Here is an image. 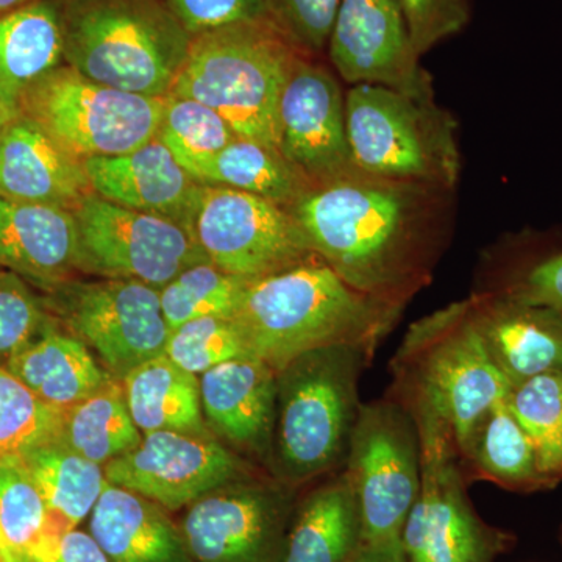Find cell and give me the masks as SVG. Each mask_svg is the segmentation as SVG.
Here are the masks:
<instances>
[{
    "label": "cell",
    "mask_w": 562,
    "mask_h": 562,
    "mask_svg": "<svg viewBox=\"0 0 562 562\" xmlns=\"http://www.w3.org/2000/svg\"><path fill=\"white\" fill-rule=\"evenodd\" d=\"M341 0H268L269 18L306 55L328 46Z\"/></svg>",
    "instance_id": "cell-39"
},
{
    "label": "cell",
    "mask_w": 562,
    "mask_h": 562,
    "mask_svg": "<svg viewBox=\"0 0 562 562\" xmlns=\"http://www.w3.org/2000/svg\"><path fill=\"white\" fill-rule=\"evenodd\" d=\"M88 531L110 562H194L168 509L109 482L88 517Z\"/></svg>",
    "instance_id": "cell-23"
},
{
    "label": "cell",
    "mask_w": 562,
    "mask_h": 562,
    "mask_svg": "<svg viewBox=\"0 0 562 562\" xmlns=\"http://www.w3.org/2000/svg\"><path fill=\"white\" fill-rule=\"evenodd\" d=\"M327 47L336 72L351 87L384 85L432 98L401 0H341Z\"/></svg>",
    "instance_id": "cell-17"
},
{
    "label": "cell",
    "mask_w": 562,
    "mask_h": 562,
    "mask_svg": "<svg viewBox=\"0 0 562 562\" xmlns=\"http://www.w3.org/2000/svg\"><path fill=\"white\" fill-rule=\"evenodd\" d=\"M347 135L358 171L376 179L450 190L461 158L453 122L432 98L384 85H353L346 94Z\"/></svg>",
    "instance_id": "cell-7"
},
{
    "label": "cell",
    "mask_w": 562,
    "mask_h": 562,
    "mask_svg": "<svg viewBox=\"0 0 562 562\" xmlns=\"http://www.w3.org/2000/svg\"><path fill=\"white\" fill-rule=\"evenodd\" d=\"M491 357L512 386L542 373L562 372V314L509 297L469 301Z\"/></svg>",
    "instance_id": "cell-22"
},
{
    "label": "cell",
    "mask_w": 562,
    "mask_h": 562,
    "mask_svg": "<svg viewBox=\"0 0 562 562\" xmlns=\"http://www.w3.org/2000/svg\"><path fill=\"white\" fill-rule=\"evenodd\" d=\"M514 416L530 436L543 479L562 475V372L517 384L508 397Z\"/></svg>",
    "instance_id": "cell-34"
},
{
    "label": "cell",
    "mask_w": 562,
    "mask_h": 562,
    "mask_svg": "<svg viewBox=\"0 0 562 562\" xmlns=\"http://www.w3.org/2000/svg\"><path fill=\"white\" fill-rule=\"evenodd\" d=\"M46 503L20 457L0 461V531L7 547L20 552L46 530Z\"/></svg>",
    "instance_id": "cell-37"
},
{
    "label": "cell",
    "mask_w": 562,
    "mask_h": 562,
    "mask_svg": "<svg viewBox=\"0 0 562 562\" xmlns=\"http://www.w3.org/2000/svg\"><path fill=\"white\" fill-rule=\"evenodd\" d=\"M347 562H409L401 541L361 542L357 552Z\"/></svg>",
    "instance_id": "cell-44"
},
{
    "label": "cell",
    "mask_w": 562,
    "mask_h": 562,
    "mask_svg": "<svg viewBox=\"0 0 562 562\" xmlns=\"http://www.w3.org/2000/svg\"><path fill=\"white\" fill-rule=\"evenodd\" d=\"M417 55L457 35L471 20V0H401Z\"/></svg>",
    "instance_id": "cell-40"
},
{
    "label": "cell",
    "mask_w": 562,
    "mask_h": 562,
    "mask_svg": "<svg viewBox=\"0 0 562 562\" xmlns=\"http://www.w3.org/2000/svg\"><path fill=\"white\" fill-rule=\"evenodd\" d=\"M9 121L10 117L7 116L5 113H3L2 109H0V132H2L3 125H5Z\"/></svg>",
    "instance_id": "cell-47"
},
{
    "label": "cell",
    "mask_w": 562,
    "mask_h": 562,
    "mask_svg": "<svg viewBox=\"0 0 562 562\" xmlns=\"http://www.w3.org/2000/svg\"><path fill=\"white\" fill-rule=\"evenodd\" d=\"M7 549L5 539H3L2 531H0V550Z\"/></svg>",
    "instance_id": "cell-48"
},
{
    "label": "cell",
    "mask_w": 562,
    "mask_h": 562,
    "mask_svg": "<svg viewBox=\"0 0 562 562\" xmlns=\"http://www.w3.org/2000/svg\"><path fill=\"white\" fill-rule=\"evenodd\" d=\"M299 52L272 22L202 33L192 38L171 94L210 106L239 138L279 150L281 94Z\"/></svg>",
    "instance_id": "cell-6"
},
{
    "label": "cell",
    "mask_w": 562,
    "mask_h": 562,
    "mask_svg": "<svg viewBox=\"0 0 562 562\" xmlns=\"http://www.w3.org/2000/svg\"><path fill=\"white\" fill-rule=\"evenodd\" d=\"M31 562H110L90 531L70 530L43 535L27 552Z\"/></svg>",
    "instance_id": "cell-42"
},
{
    "label": "cell",
    "mask_w": 562,
    "mask_h": 562,
    "mask_svg": "<svg viewBox=\"0 0 562 562\" xmlns=\"http://www.w3.org/2000/svg\"><path fill=\"white\" fill-rule=\"evenodd\" d=\"M191 177L199 183L260 195L284 209H291L312 190L276 147L239 136L202 162Z\"/></svg>",
    "instance_id": "cell-29"
},
{
    "label": "cell",
    "mask_w": 562,
    "mask_h": 562,
    "mask_svg": "<svg viewBox=\"0 0 562 562\" xmlns=\"http://www.w3.org/2000/svg\"><path fill=\"white\" fill-rule=\"evenodd\" d=\"M394 368L409 412L442 422L464 457L492 406L506 401L513 390L473 322L469 301L416 322Z\"/></svg>",
    "instance_id": "cell-4"
},
{
    "label": "cell",
    "mask_w": 562,
    "mask_h": 562,
    "mask_svg": "<svg viewBox=\"0 0 562 562\" xmlns=\"http://www.w3.org/2000/svg\"><path fill=\"white\" fill-rule=\"evenodd\" d=\"M299 52L281 94L279 150L310 188L360 173L347 135L346 95L335 74Z\"/></svg>",
    "instance_id": "cell-15"
},
{
    "label": "cell",
    "mask_w": 562,
    "mask_h": 562,
    "mask_svg": "<svg viewBox=\"0 0 562 562\" xmlns=\"http://www.w3.org/2000/svg\"><path fill=\"white\" fill-rule=\"evenodd\" d=\"M187 228L206 260L250 281L319 258L290 209L220 184H199Z\"/></svg>",
    "instance_id": "cell-10"
},
{
    "label": "cell",
    "mask_w": 562,
    "mask_h": 562,
    "mask_svg": "<svg viewBox=\"0 0 562 562\" xmlns=\"http://www.w3.org/2000/svg\"><path fill=\"white\" fill-rule=\"evenodd\" d=\"M5 369L41 402L61 413L114 380L85 342L49 325Z\"/></svg>",
    "instance_id": "cell-25"
},
{
    "label": "cell",
    "mask_w": 562,
    "mask_h": 562,
    "mask_svg": "<svg viewBox=\"0 0 562 562\" xmlns=\"http://www.w3.org/2000/svg\"><path fill=\"white\" fill-rule=\"evenodd\" d=\"M165 99L121 91L61 65L25 92L20 114L79 160L114 157L157 138Z\"/></svg>",
    "instance_id": "cell-8"
},
{
    "label": "cell",
    "mask_w": 562,
    "mask_h": 562,
    "mask_svg": "<svg viewBox=\"0 0 562 562\" xmlns=\"http://www.w3.org/2000/svg\"><path fill=\"white\" fill-rule=\"evenodd\" d=\"M83 162L92 191L103 201L168 217L187 227L201 183L181 168L160 139L154 138L127 154Z\"/></svg>",
    "instance_id": "cell-21"
},
{
    "label": "cell",
    "mask_w": 562,
    "mask_h": 562,
    "mask_svg": "<svg viewBox=\"0 0 562 562\" xmlns=\"http://www.w3.org/2000/svg\"><path fill=\"white\" fill-rule=\"evenodd\" d=\"M65 63L61 7L35 0L0 16V109L13 120L25 92Z\"/></svg>",
    "instance_id": "cell-24"
},
{
    "label": "cell",
    "mask_w": 562,
    "mask_h": 562,
    "mask_svg": "<svg viewBox=\"0 0 562 562\" xmlns=\"http://www.w3.org/2000/svg\"><path fill=\"white\" fill-rule=\"evenodd\" d=\"M94 194L85 162L18 114L0 132V198L76 211Z\"/></svg>",
    "instance_id": "cell-19"
},
{
    "label": "cell",
    "mask_w": 562,
    "mask_h": 562,
    "mask_svg": "<svg viewBox=\"0 0 562 562\" xmlns=\"http://www.w3.org/2000/svg\"><path fill=\"white\" fill-rule=\"evenodd\" d=\"M55 439L102 468L138 447L143 435L133 422L122 380L114 379L63 412Z\"/></svg>",
    "instance_id": "cell-30"
},
{
    "label": "cell",
    "mask_w": 562,
    "mask_h": 562,
    "mask_svg": "<svg viewBox=\"0 0 562 562\" xmlns=\"http://www.w3.org/2000/svg\"><path fill=\"white\" fill-rule=\"evenodd\" d=\"M360 543V512L344 472L295 508L283 562H347Z\"/></svg>",
    "instance_id": "cell-28"
},
{
    "label": "cell",
    "mask_w": 562,
    "mask_h": 562,
    "mask_svg": "<svg viewBox=\"0 0 562 562\" xmlns=\"http://www.w3.org/2000/svg\"><path fill=\"white\" fill-rule=\"evenodd\" d=\"M55 312L70 335L94 350L116 380L165 353L169 328L160 290L138 280L103 279L55 288Z\"/></svg>",
    "instance_id": "cell-13"
},
{
    "label": "cell",
    "mask_w": 562,
    "mask_h": 562,
    "mask_svg": "<svg viewBox=\"0 0 562 562\" xmlns=\"http://www.w3.org/2000/svg\"><path fill=\"white\" fill-rule=\"evenodd\" d=\"M402 306L346 283L321 258L250 281L233 319L250 357L279 372L321 347L362 344L375 349Z\"/></svg>",
    "instance_id": "cell-2"
},
{
    "label": "cell",
    "mask_w": 562,
    "mask_h": 562,
    "mask_svg": "<svg viewBox=\"0 0 562 562\" xmlns=\"http://www.w3.org/2000/svg\"><path fill=\"white\" fill-rule=\"evenodd\" d=\"M203 419L235 449L271 461L277 372L258 358H235L199 376Z\"/></svg>",
    "instance_id": "cell-18"
},
{
    "label": "cell",
    "mask_w": 562,
    "mask_h": 562,
    "mask_svg": "<svg viewBox=\"0 0 562 562\" xmlns=\"http://www.w3.org/2000/svg\"><path fill=\"white\" fill-rule=\"evenodd\" d=\"M372 347L338 344L292 360L277 372L271 465L292 486L347 460L361 403L358 384Z\"/></svg>",
    "instance_id": "cell-3"
},
{
    "label": "cell",
    "mask_w": 562,
    "mask_h": 562,
    "mask_svg": "<svg viewBox=\"0 0 562 562\" xmlns=\"http://www.w3.org/2000/svg\"><path fill=\"white\" fill-rule=\"evenodd\" d=\"M165 353L184 371L201 376L222 362L247 357L249 351L233 317L206 316L173 330Z\"/></svg>",
    "instance_id": "cell-36"
},
{
    "label": "cell",
    "mask_w": 562,
    "mask_h": 562,
    "mask_svg": "<svg viewBox=\"0 0 562 562\" xmlns=\"http://www.w3.org/2000/svg\"><path fill=\"white\" fill-rule=\"evenodd\" d=\"M192 38L236 24L271 22L268 0H166Z\"/></svg>",
    "instance_id": "cell-41"
},
{
    "label": "cell",
    "mask_w": 562,
    "mask_h": 562,
    "mask_svg": "<svg viewBox=\"0 0 562 562\" xmlns=\"http://www.w3.org/2000/svg\"><path fill=\"white\" fill-rule=\"evenodd\" d=\"M20 458L46 503L44 535L76 530L90 517L106 486L102 465L74 452L58 439L40 443Z\"/></svg>",
    "instance_id": "cell-26"
},
{
    "label": "cell",
    "mask_w": 562,
    "mask_h": 562,
    "mask_svg": "<svg viewBox=\"0 0 562 562\" xmlns=\"http://www.w3.org/2000/svg\"><path fill=\"white\" fill-rule=\"evenodd\" d=\"M47 325L46 310L27 281L0 271V368L31 346Z\"/></svg>",
    "instance_id": "cell-38"
},
{
    "label": "cell",
    "mask_w": 562,
    "mask_h": 562,
    "mask_svg": "<svg viewBox=\"0 0 562 562\" xmlns=\"http://www.w3.org/2000/svg\"><path fill=\"white\" fill-rule=\"evenodd\" d=\"M157 138L171 150L181 168L192 176L202 162L220 154L238 135L210 106L194 99L169 94L165 98Z\"/></svg>",
    "instance_id": "cell-33"
},
{
    "label": "cell",
    "mask_w": 562,
    "mask_h": 562,
    "mask_svg": "<svg viewBox=\"0 0 562 562\" xmlns=\"http://www.w3.org/2000/svg\"><path fill=\"white\" fill-rule=\"evenodd\" d=\"M508 295L562 314V254L536 265Z\"/></svg>",
    "instance_id": "cell-43"
},
{
    "label": "cell",
    "mask_w": 562,
    "mask_h": 562,
    "mask_svg": "<svg viewBox=\"0 0 562 562\" xmlns=\"http://www.w3.org/2000/svg\"><path fill=\"white\" fill-rule=\"evenodd\" d=\"M468 458L494 482L509 487L539 486L543 482L538 454L528 432L506 401L492 406L473 435Z\"/></svg>",
    "instance_id": "cell-31"
},
{
    "label": "cell",
    "mask_w": 562,
    "mask_h": 562,
    "mask_svg": "<svg viewBox=\"0 0 562 562\" xmlns=\"http://www.w3.org/2000/svg\"><path fill=\"white\" fill-rule=\"evenodd\" d=\"M122 384L140 435L169 430L211 436L203 419L199 376L181 369L168 355L143 362Z\"/></svg>",
    "instance_id": "cell-27"
},
{
    "label": "cell",
    "mask_w": 562,
    "mask_h": 562,
    "mask_svg": "<svg viewBox=\"0 0 562 562\" xmlns=\"http://www.w3.org/2000/svg\"><path fill=\"white\" fill-rule=\"evenodd\" d=\"M422 184L355 173L291 206L314 254L346 283L403 306L438 254V195Z\"/></svg>",
    "instance_id": "cell-1"
},
{
    "label": "cell",
    "mask_w": 562,
    "mask_h": 562,
    "mask_svg": "<svg viewBox=\"0 0 562 562\" xmlns=\"http://www.w3.org/2000/svg\"><path fill=\"white\" fill-rule=\"evenodd\" d=\"M420 438V491L402 531L409 562H491L497 536L465 498L449 428L430 414L412 413Z\"/></svg>",
    "instance_id": "cell-11"
},
{
    "label": "cell",
    "mask_w": 562,
    "mask_h": 562,
    "mask_svg": "<svg viewBox=\"0 0 562 562\" xmlns=\"http://www.w3.org/2000/svg\"><path fill=\"white\" fill-rule=\"evenodd\" d=\"M0 271H2V268H0Z\"/></svg>",
    "instance_id": "cell-49"
},
{
    "label": "cell",
    "mask_w": 562,
    "mask_h": 562,
    "mask_svg": "<svg viewBox=\"0 0 562 562\" xmlns=\"http://www.w3.org/2000/svg\"><path fill=\"white\" fill-rule=\"evenodd\" d=\"M61 412L52 408L0 368V461L57 438Z\"/></svg>",
    "instance_id": "cell-35"
},
{
    "label": "cell",
    "mask_w": 562,
    "mask_h": 562,
    "mask_svg": "<svg viewBox=\"0 0 562 562\" xmlns=\"http://www.w3.org/2000/svg\"><path fill=\"white\" fill-rule=\"evenodd\" d=\"M361 542L401 541L420 491V438L403 402L361 405L347 453Z\"/></svg>",
    "instance_id": "cell-9"
},
{
    "label": "cell",
    "mask_w": 562,
    "mask_h": 562,
    "mask_svg": "<svg viewBox=\"0 0 562 562\" xmlns=\"http://www.w3.org/2000/svg\"><path fill=\"white\" fill-rule=\"evenodd\" d=\"M32 2H35V0H0V16L10 13V11L21 9V7L29 5Z\"/></svg>",
    "instance_id": "cell-46"
},
{
    "label": "cell",
    "mask_w": 562,
    "mask_h": 562,
    "mask_svg": "<svg viewBox=\"0 0 562 562\" xmlns=\"http://www.w3.org/2000/svg\"><path fill=\"white\" fill-rule=\"evenodd\" d=\"M0 562H31V560L24 552L7 547V549L0 550Z\"/></svg>",
    "instance_id": "cell-45"
},
{
    "label": "cell",
    "mask_w": 562,
    "mask_h": 562,
    "mask_svg": "<svg viewBox=\"0 0 562 562\" xmlns=\"http://www.w3.org/2000/svg\"><path fill=\"white\" fill-rule=\"evenodd\" d=\"M103 472L110 484L143 495L169 513L250 476L220 439L169 430L144 435L138 447L109 462Z\"/></svg>",
    "instance_id": "cell-16"
},
{
    "label": "cell",
    "mask_w": 562,
    "mask_h": 562,
    "mask_svg": "<svg viewBox=\"0 0 562 562\" xmlns=\"http://www.w3.org/2000/svg\"><path fill=\"white\" fill-rule=\"evenodd\" d=\"M250 280L203 261L184 269L160 290L162 316L169 333L199 317L235 316Z\"/></svg>",
    "instance_id": "cell-32"
},
{
    "label": "cell",
    "mask_w": 562,
    "mask_h": 562,
    "mask_svg": "<svg viewBox=\"0 0 562 562\" xmlns=\"http://www.w3.org/2000/svg\"><path fill=\"white\" fill-rule=\"evenodd\" d=\"M294 516L291 486L250 475L188 506L180 530L194 562H283Z\"/></svg>",
    "instance_id": "cell-12"
},
{
    "label": "cell",
    "mask_w": 562,
    "mask_h": 562,
    "mask_svg": "<svg viewBox=\"0 0 562 562\" xmlns=\"http://www.w3.org/2000/svg\"><path fill=\"white\" fill-rule=\"evenodd\" d=\"M65 63L116 90L165 99L192 36L166 0H61Z\"/></svg>",
    "instance_id": "cell-5"
},
{
    "label": "cell",
    "mask_w": 562,
    "mask_h": 562,
    "mask_svg": "<svg viewBox=\"0 0 562 562\" xmlns=\"http://www.w3.org/2000/svg\"><path fill=\"white\" fill-rule=\"evenodd\" d=\"M83 272L138 280L161 290L184 269L209 261L190 231L157 214L124 209L92 194L74 211Z\"/></svg>",
    "instance_id": "cell-14"
},
{
    "label": "cell",
    "mask_w": 562,
    "mask_h": 562,
    "mask_svg": "<svg viewBox=\"0 0 562 562\" xmlns=\"http://www.w3.org/2000/svg\"><path fill=\"white\" fill-rule=\"evenodd\" d=\"M0 268L46 290L72 281L83 271L74 211L0 198Z\"/></svg>",
    "instance_id": "cell-20"
}]
</instances>
